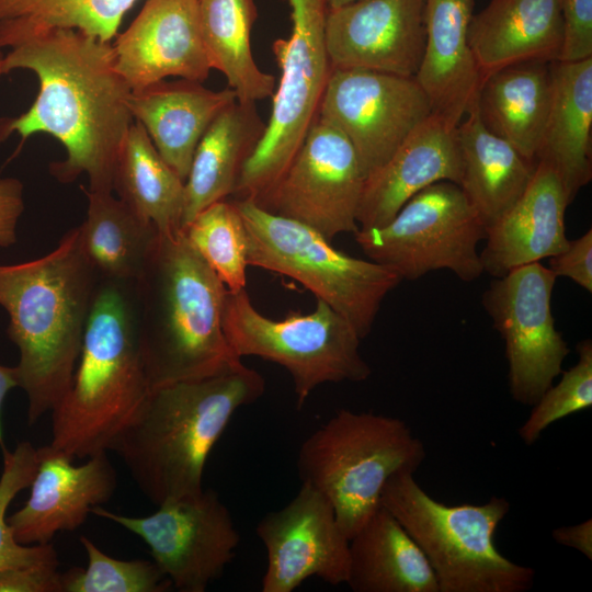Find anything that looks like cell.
<instances>
[{"label":"cell","mask_w":592,"mask_h":592,"mask_svg":"<svg viewBox=\"0 0 592 592\" xmlns=\"http://www.w3.org/2000/svg\"><path fill=\"white\" fill-rule=\"evenodd\" d=\"M4 75L27 69L38 93L23 114L0 118V144L16 133L56 138L66 159L50 164L62 183L87 174L89 191L113 193L117 158L134 117L132 90L115 64L113 45L78 30L0 23Z\"/></svg>","instance_id":"6da1fadb"},{"label":"cell","mask_w":592,"mask_h":592,"mask_svg":"<svg viewBox=\"0 0 592 592\" xmlns=\"http://www.w3.org/2000/svg\"><path fill=\"white\" fill-rule=\"evenodd\" d=\"M100 282L79 226L45 255L0 265V306L10 317L8 335L20 353L15 371L27 398L30 425L52 411L71 384Z\"/></svg>","instance_id":"7a4b0ae2"},{"label":"cell","mask_w":592,"mask_h":592,"mask_svg":"<svg viewBox=\"0 0 592 592\" xmlns=\"http://www.w3.org/2000/svg\"><path fill=\"white\" fill-rule=\"evenodd\" d=\"M264 390L262 375L241 358L213 375L152 388L112 451L157 506L196 493L231 418Z\"/></svg>","instance_id":"3957f363"},{"label":"cell","mask_w":592,"mask_h":592,"mask_svg":"<svg viewBox=\"0 0 592 592\" xmlns=\"http://www.w3.org/2000/svg\"><path fill=\"white\" fill-rule=\"evenodd\" d=\"M128 289L151 389L213 375L240 358L223 329L228 289L183 230L157 231Z\"/></svg>","instance_id":"277c9868"},{"label":"cell","mask_w":592,"mask_h":592,"mask_svg":"<svg viewBox=\"0 0 592 592\" xmlns=\"http://www.w3.org/2000/svg\"><path fill=\"white\" fill-rule=\"evenodd\" d=\"M150 390L129 289L101 281L71 384L50 411L49 445L71 459L112 451Z\"/></svg>","instance_id":"5b68a950"},{"label":"cell","mask_w":592,"mask_h":592,"mask_svg":"<svg viewBox=\"0 0 592 592\" xmlns=\"http://www.w3.org/2000/svg\"><path fill=\"white\" fill-rule=\"evenodd\" d=\"M380 504L402 525L430 563L439 592H526L535 570L506 558L494 535L510 511L505 498L448 505L400 471L386 482Z\"/></svg>","instance_id":"8992f818"},{"label":"cell","mask_w":592,"mask_h":592,"mask_svg":"<svg viewBox=\"0 0 592 592\" xmlns=\"http://www.w3.org/2000/svg\"><path fill=\"white\" fill-rule=\"evenodd\" d=\"M425 456L403 420L341 409L303 442L296 465L301 483L330 501L350 539L379 508L389 478L415 473Z\"/></svg>","instance_id":"52a82bcc"},{"label":"cell","mask_w":592,"mask_h":592,"mask_svg":"<svg viewBox=\"0 0 592 592\" xmlns=\"http://www.w3.org/2000/svg\"><path fill=\"white\" fill-rule=\"evenodd\" d=\"M236 205L248 240V264L288 276L348 319L364 339L383 300L401 278L372 260L332 247L312 228L243 198Z\"/></svg>","instance_id":"ba28073f"},{"label":"cell","mask_w":592,"mask_h":592,"mask_svg":"<svg viewBox=\"0 0 592 592\" xmlns=\"http://www.w3.org/2000/svg\"><path fill=\"white\" fill-rule=\"evenodd\" d=\"M223 329L236 356H258L289 373L298 408L322 384L363 382L372 373L356 329L320 299L309 314L291 311L273 320L254 308L246 288L228 291Z\"/></svg>","instance_id":"9c48e42d"},{"label":"cell","mask_w":592,"mask_h":592,"mask_svg":"<svg viewBox=\"0 0 592 592\" xmlns=\"http://www.w3.org/2000/svg\"><path fill=\"white\" fill-rule=\"evenodd\" d=\"M292 32L272 50L281 77L262 137L244 162L234 195L260 203L280 181L318 117L332 67L325 41L327 0H288Z\"/></svg>","instance_id":"30bf717a"},{"label":"cell","mask_w":592,"mask_h":592,"mask_svg":"<svg viewBox=\"0 0 592 592\" xmlns=\"http://www.w3.org/2000/svg\"><path fill=\"white\" fill-rule=\"evenodd\" d=\"M366 257L415 281L429 272L449 270L465 282L483 267L478 243L486 228L459 185L440 181L409 198L386 225L354 234Z\"/></svg>","instance_id":"8fae6325"},{"label":"cell","mask_w":592,"mask_h":592,"mask_svg":"<svg viewBox=\"0 0 592 592\" xmlns=\"http://www.w3.org/2000/svg\"><path fill=\"white\" fill-rule=\"evenodd\" d=\"M91 514L140 537L172 588L182 592H204L219 579L240 542L228 508L213 489L166 502L147 516L122 515L101 506Z\"/></svg>","instance_id":"7c38bea8"},{"label":"cell","mask_w":592,"mask_h":592,"mask_svg":"<svg viewBox=\"0 0 592 592\" xmlns=\"http://www.w3.org/2000/svg\"><path fill=\"white\" fill-rule=\"evenodd\" d=\"M557 276L539 262L494 277L482 305L505 343L511 397L533 406L562 373L569 348L556 329L551 295Z\"/></svg>","instance_id":"4fadbf2b"},{"label":"cell","mask_w":592,"mask_h":592,"mask_svg":"<svg viewBox=\"0 0 592 592\" xmlns=\"http://www.w3.org/2000/svg\"><path fill=\"white\" fill-rule=\"evenodd\" d=\"M364 180L351 143L318 116L288 168L259 205L331 241L340 234L358 230L356 215Z\"/></svg>","instance_id":"5bb4252c"},{"label":"cell","mask_w":592,"mask_h":592,"mask_svg":"<svg viewBox=\"0 0 592 592\" xmlns=\"http://www.w3.org/2000/svg\"><path fill=\"white\" fill-rule=\"evenodd\" d=\"M431 113L415 77L332 69L318 116L351 143L366 178Z\"/></svg>","instance_id":"9a60e30c"},{"label":"cell","mask_w":592,"mask_h":592,"mask_svg":"<svg viewBox=\"0 0 592 592\" xmlns=\"http://www.w3.org/2000/svg\"><path fill=\"white\" fill-rule=\"evenodd\" d=\"M255 531L266 550L262 592H292L310 577L332 585L346 582L350 539L330 501L311 486L301 483Z\"/></svg>","instance_id":"2e32d148"},{"label":"cell","mask_w":592,"mask_h":592,"mask_svg":"<svg viewBox=\"0 0 592 592\" xmlns=\"http://www.w3.org/2000/svg\"><path fill=\"white\" fill-rule=\"evenodd\" d=\"M332 69L415 77L425 48L424 0H360L329 9Z\"/></svg>","instance_id":"e0dca14e"},{"label":"cell","mask_w":592,"mask_h":592,"mask_svg":"<svg viewBox=\"0 0 592 592\" xmlns=\"http://www.w3.org/2000/svg\"><path fill=\"white\" fill-rule=\"evenodd\" d=\"M38 466L24 505L8 516L15 540L44 545L61 531H75L92 510L106 503L117 487L107 452L73 465L69 456L49 444L37 448Z\"/></svg>","instance_id":"ac0fdd59"},{"label":"cell","mask_w":592,"mask_h":592,"mask_svg":"<svg viewBox=\"0 0 592 592\" xmlns=\"http://www.w3.org/2000/svg\"><path fill=\"white\" fill-rule=\"evenodd\" d=\"M113 50L116 68L132 91L171 76L203 82L212 70L202 41L198 0H146Z\"/></svg>","instance_id":"d6986e66"},{"label":"cell","mask_w":592,"mask_h":592,"mask_svg":"<svg viewBox=\"0 0 592 592\" xmlns=\"http://www.w3.org/2000/svg\"><path fill=\"white\" fill-rule=\"evenodd\" d=\"M462 158L456 127L431 113L363 185L358 228L386 225L413 195L440 181L460 184Z\"/></svg>","instance_id":"ffe728a7"},{"label":"cell","mask_w":592,"mask_h":592,"mask_svg":"<svg viewBox=\"0 0 592 592\" xmlns=\"http://www.w3.org/2000/svg\"><path fill=\"white\" fill-rule=\"evenodd\" d=\"M570 201L555 170L536 161L520 198L489 228L480 253L483 272L501 277L510 271L563 251L569 240L565 213Z\"/></svg>","instance_id":"44dd1931"},{"label":"cell","mask_w":592,"mask_h":592,"mask_svg":"<svg viewBox=\"0 0 592 592\" xmlns=\"http://www.w3.org/2000/svg\"><path fill=\"white\" fill-rule=\"evenodd\" d=\"M236 100L230 88L214 91L202 82L181 78L132 91L128 106L162 159L185 182L201 138Z\"/></svg>","instance_id":"7402d4cb"},{"label":"cell","mask_w":592,"mask_h":592,"mask_svg":"<svg viewBox=\"0 0 592 592\" xmlns=\"http://www.w3.org/2000/svg\"><path fill=\"white\" fill-rule=\"evenodd\" d=\"M474 0H424L425 48L415 79L432 113L457 127L481 82L468 46Z\"/></svg>","instance_id":"603a6c76"},{"label":"cell","mask_w":592,"mask_h":592,"mask_svg":"<svg viewBox=\"0 0 592 592\" xmlns=\"http://www.w3.org/2000/svg\"><path fill=\"white\" fill-rule=\"evenodd\" d=\"M562 35L558 0H491L473 15L467 38L483 79L519 62L559 60Z\"/></svg>","instance_id":"cb8c5ba5"},{"label":"cell","mask_w":592,"mask_h":592,"mask_svg":"<svg viewBox=\"0 0 592 592\" xmlns=\"http://www.w3.org/2000/svg\"><path fill=\"white\" fill-rule=\"evenodd\" d=\"M551 101L536 161L550 166L570 201L592 179V57L550 62Z\"/></svg>","instance_id":"d4e9b609"},{"label":"cell","mask_w":592,"mask_h":592,"mask_svg":"<svg viewBox=\"0 0 592 592\" xmlns=\"http://www.w3.org/2000/svg\"><path fill=\"white\" fill-rule=\"evenodd\" d=\"M456 137L462 158L459 186L487 229L520 198L536 163L485 126L477 99L458 123Z\"/></svg>","instance_id":"484cf974"},{"label":"cell","mask_w":592,"mask_h":592,"mask_svg":"<svg viewBox=\"0 0 592 592\" xmlns=\"http://www.w3.org/2000/svg\"><path fill=\"white\" fill-rule=\"evenodd\" d=\"M264 128L255 103L238 100L213 121L195 149L184 182L182 229L204 208L234 194Z\"/></svg>","instance_id":"4316f807"},{"label":"cell","mask_w":592,"mask_h":592,"mask_svg":"<svg viewBox=\"0 0 592 592\" xmlns=\"http://www.w3.org/2000/svg\"><path fill=\"white\" fill-rule=\"evenodd\" d=\"M346 584L354 592H439L422 550L382 504L350 538Z\"/></svg>","instance_id":"83f0119b"},{"label":"cell","mask_w":592,"mask_h":592,"mask_svg":"<svg viewBox=\"0 0 592 592\" xmlns=\"http://www.w3.org/2000/svg\"><path fill=\"white\" fill-rule=\"evenodd\" d=\"M550 101V62L525 61L481 79L477 105L491 133L536 163Z\"/></svg>","instance_id":"f1b7e54d"},{"label":"cell","mask_w":592,"mask_h":592,"mask_svg":"<svg viewBox=\"0 0 592 592\" xmlns=\"http://www.w3.org/2000/svg\"><path fill=\"white\" fill-rule=\"evenodd\" d=\"M83 191L88 197L87 217L79 225L83 250L101 281L130 287L158 230L113 193Z\"/></svg>","instance_id":"f546056e"},{"label":"cell","mask_w":592,"mask_h":592,"mask_svg":"<svg viewBox=\"0 0 592 592\" xmlns=\"http://www.w3.org/2000/svg\"><path fill=\"white\" fill-rule=\"evenodd\" d=\"M113 191L159 232L182 230L184 181L162 159L136 119L117 158Z\"/></svg>","instance_id":"4dcf8cb0"},{"label":"cell","mask_w":592,"mask_h":592,"mask_svg":"<svg viewBox=\"0 0 592 592\" xmlns=\"http://www.w3.org/2000/svg\"><path fill=\"white\" fill-rule=\"evenodd\" d=\"M254 0H198L202 41L212 69L220 71L240 102L274 94V76L262 71L252 54Z\"/></svg>","instance_id":"1f68e13d"},{"label":"cell","mask_w":592,"mask_h":592,"mask_svg":"<svg viewBox=\"0 0 592 592\" xmlns=\"http://www.w3.org/2000/svg\"><path fill=\"white\" fill-rule=\"evenodd\" d=\"M182 230L229 292L246 288L247 231L234 202L221 200L207 206Z\"/></svg>","instance_id":"d6a6232c"},{"label":"cell","mask_w":592,"mask_h":592,"mask_svg":"<svg viewBox=\"0 0 592 592\" xmlns=\"http://www.w3.org/2000/svg\"><path fill=\"white\" fill-rule=\"evenodd\" d=\"M137 0H0V23L78 30L110 42Z\"/></svg>","instance_id":"836d02e7"},{"label":"cell","mask_w":592,"mask_h":592,"mask_svg":"<svg viewBox=\"0 0 592 592\" xmlns=\"http://www.w3.org/2000/svg\"><path fill=\"white\" fill-rule=\"evenodd\" d=\"M80 543L88 565L61 573V592H164L172 588L153 560L113 558L87 536Z\"/></svg>","instance_id":"e575fe53"},{"label":"cell","mask_w":592,"mask_h":592,"mask_svg":"<svg viewBox=\"0 0 592 592\" xmlns=\"http://www.w3.org/2000/svg\"><path fill=\"white\" fill-rule=\"evenodd\" d=\"M577 353V363L562 371L560 382L547 388L517 430L525 445H533L556 421L592 407V341L579 342Z\"/></svg>","instance_id":"d590c367"},{"label":"cell","mask_w":592,"mask_h":592,"mask_svg":"<svg viewBox=\"0 0 592 592\" xmlns=\"http://www.w3.org/2000/svg\"><path fill=\"white\" fill-rule=\"evenodd\" d=\"M1 451L3 464L0 475V570L58 557L50 543H18L7 520V511L13 499L32 483L38 466L37 448L25 441L19 443L13 451L5 446Z\"/></svg>","instance_id":"8d00e7d4"},{"label":"cell","mask_w":592,"mask_h":592,"mask_svg":"<svg viewBox=\"0 0 592 592\" xmlns=\"http://www.w3.org/2000/svg\"><path fill=\"white\" fill-rule=\"evenodd\" d=\"M562 19L560 61L592 57V0H558Z\"/></svg>","instance_id":"74e56055"},{"label":"cell","mask_w":592,"mask_h":592,"mask_svg":"<svg viewBox=\"0 0 592 592\" xmlns=\"http://www.w3.org/2000/svg\"><path fill=\"white\" fill-rule=\"evenodd\" d=\"M58 557L0 570V592H61Z\"/></svg>","instance_id":"f35d334b"},{"label":"cell","mask_w":592,"mask_h":592,"mask_svg":"<svg viewBox=\"0 0 592 592\" xmlns=\"http://www.w3.org/2000/svg\"><path fill=\"white\" fill-rule=\"evenodd\" d=\"M549 270L592 292V230L568 242L567 248L549 258Z\"/></svg>","instance_id":"ab89813d"},{"label":"cell","mask_w":592,"mask_h":592,"mask_svg":"<svg viewBox=\"0 0 592 592\" xmlns=\"http://www.w3.org/2000/svg\"><path fill=\"white\" fill-rule=\"evenodd\" d=\"M23 183L15 178H0V247L16 242V227L24 210Z\"/></svg>","instance_id":"60d3db41"},{"label":"cell","mask_w":592,"mask_h":592,"mask_svg":"<svg viewBox=\"0 0 592 592\" xmlns=\"http://www.w3.org/2000/svg\"><path fill=\"white\" fill-rule=\"evenodd\" d=\"M559 545L578 550L592 560V520H585L571 526L557 527L551 533Z\"/></svg>","instance_id":"b9f144b4"},{"label":"cell","mask_w":592,"mask_h":592,"mask_svg":"<svg viewBox=\"0 0 592 592\" xmlns=\"http://www.w3.org/2000/svg\"><path fill=\"white\" fill-rule=\"evenodd\" d=\"M18 386L15 366L9 367L0 365V448L4 447V440L1 425V409L7 394Z\"/></svg>","instance_id":"7bdbcfd3"},{"label":"cell","mask_w":592,"mask_h":592,"mask_svg":"<svg viewBox=\"0 0 592 592\" xmlns=\"http://www.w3.org/2000/svg\"><path fill=\"white\" fill-rule=\"evenodd\" d=\"M356 1H360V0H327L329 9L339 8V7L346 5Z\"/></svg>","instance_id":"ee69618b"},{"label":"cell","mask_w":592,"mask_h":592,"mask_svg":"<svg viewBox=\"0 0 592 592\" xmlns=\"http://www.w3.org/2000/svg\"><path fill=\"white\" fill-rule=\"evenodd\" d=\"M3 57H4V55H3L2 50L0 49V77L2 75H4V71H3Z\"/></svg>","instance_id":"f6af8a7d"}]
</instances>
